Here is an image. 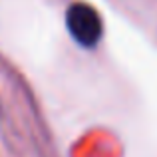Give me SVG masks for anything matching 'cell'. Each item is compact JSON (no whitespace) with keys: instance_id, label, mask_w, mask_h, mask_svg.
Listing matches in <instances>:
<instances>
[{"instance_id":"cell-1","label":"cell","mask_w":157,"mask_h":157,"mask_svg":"<svg viewBox=\"0 0 157 157\" xmlns=\"http://www.w3.org/2000/svg\"><path fill=\"white\" fill-rule=\"evenodd\" d=\"M66 26L74 42L82 48H96L104 36V22L100 12L86 2H72L66 10Z\"/></svg>"}]
</instances>
